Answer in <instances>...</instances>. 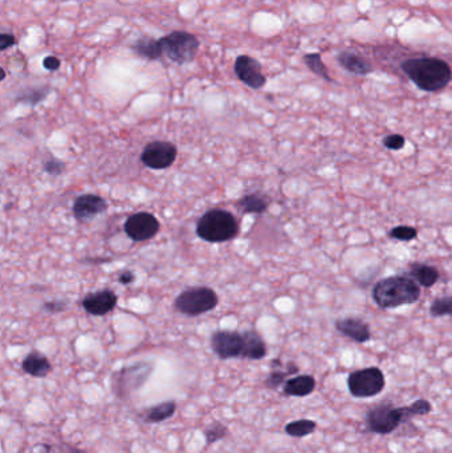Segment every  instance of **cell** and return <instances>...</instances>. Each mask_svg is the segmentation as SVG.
<instances>
[{
	"instance_id": "obj_32",
	"label": "cell",
	"mask_w": 452,
	"mask_h": 453,
	"mask_svg": "<svg viewBox=\"0 0 452 453\" xmlns=\"http://www.w3.org/2000/svg\"><path fill=\"white\" fill-rule=\"evenodd\" d=\"M382 143L389 150L398 151V150H402V148H405L406 138L402 134H390V136H386L385 138L382 139Z\"/></svg>"
},
{
	"instance_id": "obj_26",
	"label": "cell",
	"mask_w": 452,
	"mask_h": 453,
	"mask_svg": "<svg viewBox=\"0 0 452 453\" xmlns=\"http://www.w3.org/2000/svg\"><path fill=\"white\" fill-rule=\"evenodd\" d=\"M317 428V423L314 420L309 419H300V420H294L285 426V432L287 435L292 436V437H305L313 434Z\"/></svg>"
},
{
	"instance_id": "obj_25",
	"label": "cell",
	"mask_w": 452,
	"mask_h": 453,
	"mask_svg": "<svg viewBox=\"0 0 452 453\" xmlns=\"http://www.w3.org/2000/svg\"><path fill=\"white\" fill-rule=\"evenodd\" d=\"M302 60H304L305 65L309 68L312 73L319 76L320 78L328 81V83H333V78L330 77L329 69L327 68V65L324 64L321 54H307V55L302 56Z\"/></svg>"
},
{
	"instance_id": "obj_27",
	"label": "cell",
	"mask_w": 452,
	"mask_h": 453,
	"mask_svg": "<svg viewBox=\"0 0 452 453\" xmlns=\"http://www.w3.org/2000/svg\"><path fill=\"white\" fill-rule=\"evenodd\" d=\"M297 372H299V367H297L294 363H292V362H289V363L287 365V370L285 371L276 370V369H274V370L268 375V378L265 380V386H267L268 389L276 390L288 380L287 378H288L289 375L297 374Z\"/></svg>"
},
{
	"instance_id": "obj_31",
	"label": "cell",
	"mask_w": 452,
	"mask_h": 453,
	"mask_svg": "<svg viewBox=\"0 0 452 453\" xmlns=\"http://www.w3.org/2000/svg\"><path fill=\"white\" fill-rule=\"evenodd\" d=\"M43 170L49 175H61L66 170V163L55 157H49L43 162Z\"/></svg>"
},
{
	"instance_id": "obj_9",
	"label": "cell",
	"mask_w": 452,
	"mask_h": 453,
	"mask_svg": "<svg viewBox=\"0 0 452 453\" xmlns=\"http://www.w3.org/2000/svg\"><path fill=\"white\" fill-rule=\"evenodd\" d=\"M178 148L168 141H153L142 150L141 162L151 170H166L175 162Z\"/></svg>"
},
{
	"instance_id": "obj_4",
	"label": "cell",
	"mask_w": 452,
	"mask_h": 453,
	"mask_svg": "<svg viewBox=\"0 0 452 453\" xmlns=\"http://www.w3.org/2000/svg\"><path fill=\"white\" fill-rule=\"evenodd\" d=\"M239 231V223L234 213L222 208H214L203 213L197 223L198 238L207 243L234 240Z\"/></svg>"
},
{
	"instance_id": "obj_6",
	"label": "cell",
	"mask_w": 452,
	"mask_h": 453,
	"mask_svg": "<svg viewBox=\"0 0 452 453\" xmlns=\"http://www.w3.org/2000/svg\"><path fill=\"white\" fill-rule=\"evenodd\" d=\"M160 44L163 55L179 65L191 63L197 57L200 46L198 37L188 31H173L169 35L160 37Z\"/></svg>"
},
{
	"instance_id": "obj_33",
	"label": "cell",
	"mask_w": 452,
	"mask_h": 453,
	"mask_svg": "<svg viewBox=\"0 0 452 453\" xmlns=\"http://www.w3.org/2000/svg\"><path fill=\"white\" fill-rule=\"evenodd\" d=\"M66 307V301L63 300H57V301H49L46 302L43 305V309L47 312V313H61L64 312V309Z\"/></svg>"
},
{
	"instance_id": "obj_29",
	"label": "cell",
	"mask_w": 452,
	"mask_h": 453,
	"mask_svg": "<svg viewBox=\"0 0 452 453\" xmlns=\"http://www.w3.org/2000/svg\"><path fill=\"white\" fill-rule=\"evenodd\" d=\"M228 435V428L225 424L215 422L205 429V437L207 445L215 444L219 440L225 439Z\"/></svg>"
},
{
	"instance_id": "obj_15",
	"label": "cell",
	"mask_w": 452,
	"mask_h": 453,
	"mask_svg": "<svg viewBox=\"0 0 452 453\" xmlns=\"http://www.w3.org/2000/svg\"><path fill=\"white\" fill-rule=\"evenodd\" d=\"M336 329L339 333L349 340L358 343H366L371 338L370 327L368 322L362 321L357 317H346V318H339L336 321Z\"/></svg>"
},
{
	"instance_id": "obj_17",
	"label": "cell",
	"mask_w": 452,
	"mask_h": 453,
	"mask_svg": "<svg viewBox=\"0 0 452 453\" xmlns=\"http://www.w3.org/2000/svg\"><path fill=\"white\" fill-rule=\"evenodd\" d=\"M21 369L34 378H46L52 371V365L41 352H31L21 362Z\"/></svg>"
},
{
	"instance_id": "obj_28",
	"label": "cell",
	"mask_w": 452,
	"mask_h": 453,
	"mask_svg": "<svg viewBox=\"0 0 452 453\" xmlns=\"http://www.w3.org/2000/svg\"><path fill=\"white\" fill-rule=\"evenodd\" d=\"M430 315L433 317L452 315V296L436 298L430 306Z\"/></svg>"
},
{
	"instance_id": "obj_16",
	"label": "cell",
	"mask_w": 452,
	"mask_h": 453,
	"mask_svg": "<svg viewBox=\"0 0 452 453\" xmlns=\"http://www.w3.org/2000/svg\"><path fill=\"white\" fill-rule=\"evenodd\" d=\"M337 63L342 69L351 74L366 76L374 72V65L357 51H342L337 55Z\"/></svg>"
},
{
	"instance_id": "obj_34",
	"label": "cell",
	"mask_w": 452,
	"mask_h": 453,
	"mask_svg": "<svg viewBox=\"0 0 452 453\" xmlns=\"http://www.w3.org/2000/svg\"><path fill=\"white\" fill-rule=\"evenodd\" d=\"M43 66L49 71V72H55L58 71L60 66H61V60L56 57V56H47L44 60H43Z\"/></svg>"
},
{
	"instance_id": "obj_24",
	"label": "cell",
	"mask_w": 452,
	"mask_h": 453,
	"mask_svg": "<svg viewBox=\"0 0 452 453\" xmlns=\"http://www.w3.org/2000/svg\"><path fill=\"white\" fill-rule=\"evenodd\" d=\"M49 93H51V86L49 85H41V86H36V88H27V89L18 93L15 100H16V102H21V103L29 105V106H36L38 102L47 98Z\"/></svg>"
},
{
	"instance_id": "obj_18",
	"label": "cell",
	"mask_w": 452,
	"mask_h": 453,
	"mask_svg": "<svg viewBox=\"0 0 452 453\" xmlns=\"http://www.w3.org/2000/svg\"><path fill=\"white\" fill-rule=\"evenodd\" d=\"M245 338V349L242 358L250 361H260L267 355V345L264 342L262 335L255 330L243 332Z\"/></svg>"
},
{
	"instance_id": "obj_10",
	"label": "cell",
	"mask_w": 452,
	"mask_h": 453,
	"mask_svg": "<svg viewBox=\"0 0 452 453\" xmlns=\"http://www.w3.org/2000/svg\"><path fill=\"white\" fill-rule=\"evenodd\" d=\"M160 230V220L150 213H133L123 224V231L133 241H148Z\"/></svg>"
},
{
	"instance_id": "obj_11",
	"label": "cell",
	"mask_w": 452,
	"mask_h": 453,
	"mask_svg": "<svg viewBox=\"0 0 452 453\" xmlns=\"http://www.w3.org/2000/svg\"><path fill=\"white\" fill-rule=\"evenodd\" d=\"M211 349L220 360L242 358L245 349L243 333L235 330H217L211 335Z\"/></svg>"
},
{
	"instance_id": "obj_30",
	"label": "cell",
	"mask_w": 452,
	"mask_h": 453,
	"mask_svg": "<svg viewBox=\"0 0 452 453\" xmlns=\"http://www.w3.org/2000/svg\"><path fill=\"white\" fill-rule=\"evenodd\" d=\"M418 231L410 225H396L389 231V238L398 241H413L416 239Z\"/></svg>"
},
{
	"instance_id": "obj_23",
	"label": "cell",
	"mask_w": 452,
	"mask_h": 453,
	"mask_svg": "<svg viewBox=\"0 0 452 453\" xmlns=\"http://www.w3.org/2000/svg\"><path fill=\"white\" fill-rule=\"evenodd\" d=\"M177 411V404L174 400H166L157 406L149 408L145 414V420L148 423H162L173 417Z\"/></svg>"
},
{
	"instance_id": "obj_21",
	"label": "cell",
	"mask_w": 452,
	"mask_h": 453,
	"mask_svg": "<svg viewBox=\"0 0 452 453\" xmlns=\"http://www.w3.org/2000/svg\"><path fill=\"white\" fill-rule=\"evenodd\" d=\"M409 278H413L419 287H433L439 280V270L422 263H414L409 269Z\"/></svg>"
},
{
	"instance_id": "obj_12",
	"label": "cell",
	"mask_w": 452,
	"mask_h": 453,
	"mask_svg": "<svg viewBox=\"0 0 452 453\" xmlns=\"http://www.w3.org/2000/svg\"><path fill=\"white\" fill-rule=\"evenodd\" d=\"M234 72L236 77L245 83V86L255 91L262 89L267 83V78L263 73V66L251 56H239L234 64Z\"/></svg>"
},
{
	"instance_id": "obj_2",
	"label": "cell",
	"mask_w": 452,
	"mask_h": 453,
	"mask_svg": "<svg viewBox=\"0 0 452 453\" xmlns=\"http://www.w3.org/2000/svg\"><path fill=\"white\" fill-rule=\"evenodd\" d=\"M433 411V406L426 399H418L410 406L396 407L391 402H384L370 408L366 414L368 431L378 435H389L394 432L402 423L411 417H424Z\"/></svg>"
},
{
	"instance_id": "obj_8",
	"label": "cell",
	"mask_w": 452,
	"mask_h": 453,
	"mask_svg": "<svg viewBox=\"0 0 452 453\" xmlns=\"http://www.w3.org/2000/svg\"><path fill=\"white\" fill-rule=\"evenodd\" d=\"M386 386L385 375L378 367L353 371L348 378V389L356 398H371L381 394Z\"/></svg>"
},
{
	"instance_id": "obj_20",
	"label": "cell",
	"mask_w": 452,
	"mask_h": 453,
	"mask_svg": "<svg viewBox=\"0 0 452 453\" xmlns=\"http://www.w3.org/2000/svg\"><path fill=\"white\" fill-rule=\"evenodd\" d=\"M271 199L268 195L262 193H251V194L242 196L236 207L243 213H255V215H262L269 208Z\"/></svg>"
},
{
	"instance_id": "obj_5",
	"label": "cell",
	"mask_w": 452,
	"mask_h": 453,
	"mask_svg": "<svg viewBox=\"0 0 452 453\" xmlns=\"http://www.w3.org/2000/svg\"><path fill=\"white\" fill-rule=\"evenodd\" d=\"M219 297L212 287H192L182 292L174 301V309L180 315L198 317L212 312L217 306Z\"/></svg>"
},
{
	"instance_id": "obj_1",
	"label": "cell",
	"mask_w": 452,
	"mask_h": 453,
	"mask_svg": "<svg viewBox=\"0 0 452 453\" xmlns=\"http://www.w3.org/2000/svg\"><path fill=\"white\" fill-rule=\"evenodd\" d=\"M401 69L409 80L423 92H441L452 80L451 66L441 57H410L401 63Z\"/></svg>"
},
{
	"instance_id": "obj_35",
	"label": "cell",
	"mask_w": 452,
	"mask_h": 453,
	"mask_svg": "<svg viewBox=\"0 0 452 453\" xmlns=\"http://www.w3.org/2000/svg\"><path fill=\"white\" fill-rule=\"evenodd\" d=\"M16 44V37L14 36L12 34H6L3 32L0 35V51L4 52L7 51L11 46H14Z\"/></svg>"
},
{
	"instance_id": "obj_3",
	"label": "cell",
	"mask_w": 452,
	"mask_h": 453,
	"mask_svg": "<svg viewBox=\"0 0 452 453\" xmlns=\"http://www.w3.org/2000/svg\"><path fill=\"white\" fill-rule=\"evenodd\" d=\"M373 301L382 309L415 304L421 297V287L409 276L382 278L373 287Z\"/></svg>"
},
{
	"instance_id": "obj_14",
	"label": "cell",
	"mask_w": 452,
	"mask_h": 453,
	"mask_svg": "<svg viewBox=\"0 0 452 453\" xmlns=\"http://www.w3.org/2000/svg\"><path fill=\"white\" fill-rule=\"evenodd\" d=\"M117 301H118V297L113 290L103 289L100 292L85 296L81 301V305L88 315L101 317V315L111 313L117 306Z\"/></svg>"
},
{
	"instance_id": "obj_36",
	"label": "cell",
	"mask_w": 452,
	"mask_h": 453,
	"mask_svg": "<svg viewBox=\"0 0 452 453\" xmlns=\"http://www.w3.org/2000/svg\"><path fill=\"white\" fill-rule=\"evenodd\" d=\"M118 281H120L123 285H129V284H133V283L135 281V275H134V272H132V270L126 269V270H123V272L120 273Z\"/></svg>"
},
{
	"instance_id": "obj_7",
	"label": "cell",
	"mask_w": 452,
	"mask_h": 453,
	"mask_svg": "<svg viewBox=\"0 0 452 453\" xmlns=\"http://www.w3.org/2000/svg\"><path fill=\"white\" fill-rule=\"evenodd\" d=\"M154 366L151 362L143 361L134 363L132 366L123 367L113 375L112 386L118 398L130 397L133 392L138 391L150 378Z\"/></svg>"
},
{
	"instance_id": "obj_19",
	"label": "cell",
	"mask_w": 452,
	"mask_h": 453,
	"mask_svg": "<svg viewBox=\"0 0 452 453\" xmlns=\"http://www.w3.org/2000/svg\"><path fill=\"white\" fill-rule=\"evenodd\" d=\"M316 390V380L312 375H297L284 383L283 392L287 397H308Z\"/></svg>"
},
{
	"instance_id": "obj_13",
	"label": "cell",
	"mask_w": 452,
	"mask_h": 453,
	"mask_svg": "<svg viewBox=\"0 0 452 453\" xmlns=\"http://www.w3.org/2000/svg\"><path fill=\"white\" fill-rule=\"evenodd\" d=\"M108 202L103 196L96 194H83L77 196L72 205V213L76 220L80 223L91 222L97 216L106 213Z\"/></svg>"
},
{
	"instance_id": "obj_22",
	"label": "cell",
	"mask_w": 452,
	"mask_h": 453,
	"mask_svg": "<svg viewBox=\"0 0 452 453\" xmlns=\"http://www.w3.org/2000/svg\"><path fill=\"white\" fill-rule=\"evenodd\" d=\"M130 48H132L133 52L135 55L141 56L143 58L150 60V61L160 60V57L163 56V51L160 48V39H154V37H140L138 40H135L133 43Z\"/></svg>"
}]
</instances>
